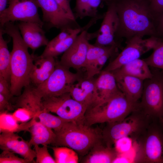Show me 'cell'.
<instances>
[{
	"label": "cell",
	"mask_w": 163,
	"mask_h": 163,
	"mask_svg": "<svg viewBox=\"0 0 163 163\" xmlns=\"http://www.w3.org/2000/svg\"><path fill=\"white\" fill-rule=\"evenodd\" d=\"M119 20L115 39L155 36L154 16L149 0H119L114 2Z\"/></svg>",
	"instance_id": "6da1fadb"
},
{
	"label": "cell",
	"mask_w": 163,
	"mask_h": 163,
	"mask_svg": "<svg viewBox=\"0 0 163 163\" xmlns=\"http://www.w3.org/2000/svg\"><path fill=\"white\" fill-rule=\"evenodd\" d=\"M0 28L3 34H7L12 39L10 88L13 96H19L22 88L30 85L34 56L30 54L28 47L24 42L17 26L13 22H7Z\"/></svg>",
	"instance_id": "7a4b0ae2"
},
{
	"label": "cell",
	"mask_w": 163,
	"mask_h": 163,
	"mask_svg": "<svg viewBox=\"0 0 163 163\" xmlns=\"http://www.w3.org/2000/svg\"><path fill=\"white\" fill-rule=\"evenodd\" d=\"M55 132L56 138L52 145L69 147L82 155H87L102 140V132L85 124L84 121L68 122Z\"/></svg>",
	"instance_id": "3957f363"
},
{
	"label": "cell",
	"mask_w": 163,
	"mask_h": 163,
	"mask_svg": "<svg viewBox=\"0 0 163 163\" xmlns=\"http://www.w3.org/2000/svg\"><path fill=\"white\" fill-rule=\"evenodd\" d=\"M138 103L129 101L120 91L108 100L88 108L85 115L84 122L91 126L97 123L121 120L138 108Z\"/></svg>",
	"instance_id": "277c9868"
},
{
	"label": "cell",
	"mask_w": 163,
	"mask_h": 163,
	"mask_svg": "<svg viewBox=\"0 0 163 163\" xmlns=\"http://www.w3.org/2000/svg\"><path fill=\"white\" fill-rule=\"evenodd\" d=\"M149 118L138 108L123 120L107 123L102 132V141L106 145L112 147L120 139L139 138L149 124Z\"/></svg>",
	"instance_id": "5b68a950"
},
{
	"label": "cell",
	"mask_w": 163,
	"mask_h": 163,
	"mask_svg": "<svg viewBox=\"0 0 163 163\" xmlns=\"http://www.w3.org/2000/svg\"><path fill=\"white\" fill-rule=\"evenodd\" d=\"M162 129L156 124L149 125L139 136L141 138L134 159L135 162L163 163Z\"/></svg>",
	"instance_id": "8992f818"
},
{
	"label": "cell",
	"mask_w": 163,
	"mask_h": 163,
	"mask_svg": "<svg viewBox=\"0 0 163 163\" xmlns=\"http://www.w3.org/2000/svg\"><path fill=\"white\" fill-rule=\"evenodd\" d=\"M152 72V77L144 81L138 107L149 118L159 119L163 117V72Z\"/></svg>",
	"instance_id": "52a82bcc"
},
{
	"label": "cell",
	"mask_w": 163,
	"mask_h": 163,
	"mask_svg": "<svg viewBox=\"0 0 163 163\" xmlns=\"http://www.w3.org/2000/svg\"><path fill=\"white\" fill-rule=\"evenodd\" d=\"M82 78L80 72H72L56 60L55 68L50 77L34 87V89L42 99L58 96L69 92L72 86Z\"/></svg>",
	"instance_id": "ba28073f"
},
{
	"label": "cell",
	"mask_w": 163,
	"mask_h": 163,
	"mask_svg": "<svg viewBox=\"0 0 163 163\" xmlns=\"http://www.w3.org/2000/svg\"><path fill=\"white\" fill-rule=\"evenodd\" d=\"M42 110L56 113L69 121H84L87 108L67 92L42 99Z\"/></svg>",
	"instance_id": "9c48e42d"
},
{
	"label": "cell",
	"mask_w": 163,
	"mask_h": 163,
	"mask_svg": "<svg viewBox=\"0 0 163 163\" xmlns=\"http://www.w3.org/2000/svg\"><path fill=\"white\" fill-rule=\"evenodd\" d=\"M158 39V37L154 36L146 39L136 36L126 40V46L104 70L112 72L129 62L139 59L143 54L153 49Z\"/></svg>",
	"instance_id": "30bf717a"
},
{
	"label": "cell",
	"mask_w": 163,
	"mask_h": 163,
	"mask_svg": "<svg viewBox=\"0 0 163 163\" xmlns=\"http://www.w3.org/2000/svg\"><path fill=\"white\" fill-rule=\"evenodd\" d=\"M39 8L34 0H10L8 7L0 13V27L16 21L34 22L43 26Z\"/></svg>",
	"instance_id": "8fae6325"
},
{
	"label": "cell",
	"mask_w": 163,
	"mask_h": 163,
	"mask_svg": "<svg viewBox=\"0 0 163 163\" xmlns=\"http://www.w3.org/2000/svg\"><path fill=\"white\" fill-rule=\"evenodd\" d=\"M107 9L104 14L100 28L93 33H88L89 40L96 38L94 44L100 46H114L122 49L120 43L116 40L115 35L117 31L119 20L114 2L107 5Z\"/></svg>",
	"instance_id": "7c38bea8"
},
{
	"label": "cell",
	"mask_w": 163,
	"mask_h": 163,
	"mask_svg": "<svg viewBox=\"0 0 163 163\" xmlns=\"http://www.w3.org/2000/svg\"><path fill=\"white\" fill-rule=\"evenodd\" d=\"M43 13V21L50 27L61 30L65 28L73 29L81 27L76 21L68 16L55 0H34Z\"/></svg>",
	"instance_id": "4fadbf2b"
},
{
	"label": "cell",
	"mask_w": 163,
	"mask_h": 163,
	"mask_svg": "<svg viewBox=\"0 0 163 163\" xmlns=\"http://www.w3.org/2000/svg\"><path fill=\"white\" fill-rule=\"evenodd\" d=\"M88 30L79 34L69 48L63 54L59 61L61 64L70 69L77 70L84 67L90 43Z\"/></svg>",
	"instance_id": "5bb4252c"
},
{
	"label": "cell",
	"mask_w": 163,
	"mask_h": 163,
	"mask_svg": "<svg viewBox=\"0 0 163 163\" xmlns=\"http://www.w3.org/2000/svg\"><path fill=\"white\" fill-rule=\"evenodd\" d=\"M29 142L24 139L15 133L2 132L0 135V148L18 154L23 158L33 162L36 157L34 150H33Z\"/></svg>",
	"instance_id": "9a60e30c"
},
{
	"label": "cell",
	"mask_w": 163,
	"mask_h": 163,
	"mask_svg": "<svg viewBox=\"0 0 163 163\" xmlns=\"http://www.w3.org/2000/svg\"><path fill=\"white\" fill-rule=\"evenodd\" d=\"M17 26L24 42L28 48L35 50L48 44L49 41L42 29L43 26L39 24L20 22Z\"/></svg>",
	"instance_id": "2e32d148"
},
{
	"label": "cell",
	"mask_w": 163,
	"mask_h": 163,
	"mask_svg": "<svg viewBox=\"0 0 163 163\" xmlns=\"http://www.w3.org/2000/svg\"><path fill=\"white\" fill-rule=\"evenodd\" d=\"M95 80L94 77L82 78L72 86L69 92L73 98L87 109L96 102Z\"/></svg>",
	"instance_id": "e0dca14e"
},
{
	"label": "cell",
	"mask_w": 163,
	"mask_h": 163,
	"mask_svg": "<svg viewBox=\"0 0 163 163\" xmlns=\"http://www.w3.org/2000/svg\"><path fill=\"white\" fill-rule=\"evenodd\" d=\"M114 75L117 86L129 101L137 103L142 93L144 81L132 76L121 74L115 71Z\"/></svg>",
	"instance_id": "ac0fdd59"
},
{
	"label": "cell",
	"mask_w": 163,
	"mask_h": 163,
	"mask_svg": "<svg viewBox=\"0 0 163 163\" xmlns=\"http://www.w3.org/2000/svg\"><path fill=\"white\" fill-rule=\"evenodd\" d=\"M95 89L96 100L94 104L106 101L120 91L113 73L104 70L95 78Z\"/></svg>",
	"instance_id": "d6986e66"
},
{
	"label": "cell",
	"mask_w": 163,
	"mask_h": 163,
	"mask_svg": "<svg viewBox=\"0 0 163 163\" xmlns=\"http://www.w3.org/2000/svg\"><path fill=\"white\" fill-rule=\"evenodd\" d=\"M34 61L30 79L31 82L36 86L50 77L55 68L56 60L52 57L40 58L34 56Z\"/></svg>",
	"instance_id": "ffe728a7"
},
{
	"label": "cell",
	"mask_w": 163,
	"mask_h": 163,
	"mask_svg": "<svg viewBox=\"0 0 163 163\" xmlns=\"http://www.w3.org/2000/svg\"><path fill=\"white\" fill-rule=\"evenodd\" d=\"M33 122L29 129L31 138L29 141L31 146L35 145H47L54 142L56 134L53 129L47 127L39 120L33 118Z\"/></svg>",
	"instance_id": "44dd1931"
},
{
	"label": "cell",
	"mask_w": 163,
	"mask_h": 163,
	"mask_svg": "<svg viewBox=\"0 0 163 163\" xmlns=\"http://www.w3.org/2000/svg\"><path fill=\"white\" fill-rule=\"evenodd\" d=\"M101 141L90 150L83 161L86 163H113L118 153L115 148L106 145Z\"/></svg>",
	"instance_id": "7402d4cb"
},
{
	"label": "cell",
	"mask_w": 163,
	"mask_h": 163,
	"mask_svg": "<svg viewBox=\"0 0 163 163\" xmlns=\"http://www.w3.org/2000/svg\"><path fill=\"white\" fill-rule=\"evenodd\" d=\"M42 98L35 91L34 87L29 85L24 88L23 93L18 96L15 109L19 107L25 108L32 113L34 117L42 110L41 108Z\"/></svg>",
	"instance_id": "603a6c76"
},
{
	"label": "cell",
	"mask_w": 163,
	"mask_h": 163,
	"mask_svg": "<svg viewBox=\"0 0 163 163\" xmlns=\"http://www.w3.org/2000/svg\"><path fill=\"white\" fill-rule=\"evenodd\" d=\"M91 27L88 23L83 27L76 29L74 32L66 39L53 44H48L42 53L39 57H56L66 52L72 45L79 34L84 30H88Z\"/></svg>",
	"instance_id": "cb8c5ba5"
},
{
	"label": "cell",
	"mask_w": 163,
	"mask_h": 163,
	"mask_svg": "<svg viewBox=\"0 0 163 163\" xmlns=\"http://www.w3.org/2000/svg\"><path fill=\"white\" fill-rule=\"evenodd\" d=\"M149 66L144 59L139 58L129 62L114 71L144 81L151 78L153 75Z\"/></svg>",
	"instance_id": "d4e9b609"
},
{
	"label": "cell",
	"mask_w": 163,
	"mask_h": 163,
	"mask_svg": "<svg viewBox=\"0 0 163 163\" xmlns=\"http://www.w3.org/2000/svg\"><path fill=\"white\" fill-rule=\"evenodd\" d=\"M116 46H100L90 44L84 67L86 72V77H94L93 71L95 62L99 57L112 50L119 49Z\"/></svg>",
	"instance_id": "484cf974"
},
{
	"label": "cell",
	"mask_w": 163,
	"mask_h": 163,
	"mask_svg": "<svg viewBox=\"0 0 163 163\" xmlns=\"http://www.w3.org/2000/svg\"><path fill=\"white\" fill-rule=\"evenodd\" d=\"M0 132H19L21 131L29 132L33 121L32 119L25 123L19 124L12 116L8 112L0 113Z\"/></svg>",
	"instance_id": "4316f807"
},
{
	"label": "cell",
	"mask_w": 163,
	"mask_h": 163,
	"mask_svg": "<svg viewBox=\"0 0 163 163\" xmlns=\"http://www.w3.org/2000/svg\"><path fill=\"white\" fill-rule=\"evenodd\" d=\"M0 29V77L10 82L11 54L8 50V42L3 38Z\"/></svg>",
	"instance_id": "83f0119b"
},
{
	"label": "cell",
	"mask_w": 163,
	"mask_h": 163,
	"mask_svg": "<svg viewBox=\"0 0 163 163\" xmlns=\"http://www.w3.org/2000/svg\"><path fill=\"white\" fill-rule=\"evenodd\" d=\"M56 163H77L78 153L73 149L66 146L52 147Z\"/></svg>",
	"instance_id": "f1b7e54d"
},
{
	"label": "cell",
	"mask_w": 163,
	"mask_h": 163,
	"mask_svg": "<svg viewBox=\"0 0 163 163\" xmlns=\"http://www.w3.org/2000/svg\"><path fill=\"white\" fill-rule=\"evenodd\" d=\"M37 118L43 124L53 129L55 132L59 131L66 122H69L50 112L42 110L37 115Z\"/></svg>",
	"instance_id": "f546056e"
},
{
	"label": "cell",
	"mask_w": 163,
	"mask_h": 163,
	"mask_svg": "<svg viewBox=\"0 0 163 163\" xmlns=\"http://www.w3.org/2000/svg\"><path fill=\"white\" fill-rule=\"evenodd\" d=\"M153 50L152 54L144 59L149 66L163 71V38H159Z\"/></svg>",
	"instance_id": "4dcf8cb0"
},
{
	"label": "cell",
	"mask_w": 163,
	"mask_h": 163,
	"mask_svg": "<svg viewBox=\"0 0 163 163\" xmlns=\"http://www.w3.org/2000/svg\"><path fill=\"white\" fill-rule=\"evenodd\" d=\"M34 146L36 155L35 163H56L55 159L49 153L47 145H43L41 147L38 145Z\"/></svg>",
	"instance_id": "1f68e13d"
},
{
	"label": "cell",
	"mask_w": 163,
	"mask_h": 163,
	"mask_svg": "<svg viewBox=\"0 0 163 163\" xmlns=\"http://www.w3.org/2000/svg\"><path fill=\"white\" fill-rule=\"evenodd\" d=\"M0 163H29L30 162L23 158L18 157L15 153L3 150L0 155Z\"/></svg>",
	"instance_id": "d6a6232c"
},
{
	"label": "cell",
	"mask_w": 163,
	"mask_h": 163,
	"mask_svg": "<svg viewBox=\"0 0 163 163\" xmlns=\"http://www.w3.org/2000/svg\"><path fill=\"white\" fill-rule=\"evenodd\" d=\"M12 115L18 122L22 123L27 122L34 117L31 112L27 109L21 107L16 108Z\"/></svg>",
	"instance_id": "836d02e7"
},
{
	"label": "cell",
	"mask_w": 163,
	"mask_h": 163,
	"mask_svg": "<svg viewBox=\"0 0 163 163\" xmlns=\"http://www.w3.org/2000/svg\"><path fill=\"white\" fill-rule=\"evenodd\" d=\"M89 0H75V5L74 9L75 18L82 19L85 17V14L88 7Z\"/></svg>",
	"instance_id": "e575fe53"
},
{
	"label": "cell",
	"mask_w": 163,
	"mask_h": 163,
	"mask_svg": "<svg viewBox=\"0 0 163 163\" xmlns=\"http://www.w3.org/2000/svg\"><path fill=\"white\" fill-rule=\"evenodd\" d=\"M102 2L103 0H89L85 17L94 18L98 16L97 8Z\"/></svg>",
	"instance_id": "d590c367"
},
{
	"label": "cell",
	"mask_w": 163,
	"mask_h": 163,
	"mask_svg": "<svg viewBox=\"0 0 163 163\" xmlns=\"http://www.w3.org/2000/svg\"><path fill=\"white\" fill-rule=\"evenodd\" d=\"M76 29L67 28L61 30L60 33L49 41L48 44H54L66 39L71 35Z\"/></svg>",
	"instance_id": "8d00e7d4"
},
{
	"label": "cell",
	"mask_w": 163,
	"mask_h": 163,
	"mask_svg": "<svg viewBox=\"0 0 163 163\" xmlns=\"http://www.w3.org/2000/svg\"><path fill=\"white\" fill-rule=\"evenodd\" d=\"M155 37L163 38V12L154 17Z\"/></svg>",
	"instance_id": "74e56055"
},
{
	"label": "cell",
	"mask_w": 163,
	"mask_h": 163,
	"mask_svg": "<svg viewBox=\"0 0 163 163\" xmlns=\"http://www.w3.org/2000/svg\"><path fill=\"white\" fill-rule=\"evenodd\" d=\"M0 94L9 100L13 96L11 93L8 82L2 77H0Z\"/></svg>",
	"instance_id": "f35d334b"
},
{
	"label": "cell",
	"mask_w": 163,
	"mask_h": 163,
	"mask_svg": "<svg viewBox=\"0 0 163 163\" xmlns=\"http://www.w3.org/2000/svg\"><path fill=\"white\" fill-rule=\"evenodd\" d=\"M57 3L68 16L74 19H76L74 12L71 8L70 0H55Z\"/></svg>",
	"instance_id": "ab89813d"
},
{
	"label": "cell",
	"mask_w": 163,
	"mask_h": 163,
	"mask_svg": "<svg viewBox=\"0 0 163 163\" xmlns=\"http://www.w3.org/2000/svg\"><path fill=\"white\" fill-rule=\"evenodd\" d=\"M14 105H12L4 96L0 94V113L8 112L14 110Z\"/></svg>",
	"instance_id": "60d3db41"
},
{
	"label": "cell",
	"mask_w": 163,
	"mask_h": 163,
	"mask_svg": "<svg viewBox=\"0 0 163 163\" xmlns=\"http://www.w3.org/2000/svg\"><path fill=\"white\" fill-rule=\"evenodd\" d=\"M154 17L163 12V0H149Z\"/></svg>",
	"instance_id": "b9f144b4"
},
{
	"label": "cell",
	"mask_w": 163,
	"mask_h": 163,
	"mask_svg": "<svg viewBox=\"0 0 163 163\" xmlns=\"http://www.w3.org/2000/svg\"><path fill=\"white\" fill-rule=\"evenodd\" d=\"M10 0H0V13H2L7 8Z\"/></svg>",
	"instance_id": "7bdbcfd3"
},
{
	"label": "cell",
	"mask_w": 163,
	"mask_h": 163,
	"mask_svg": "<svg viewBox=\"0 0 163 163\" xmlns=\"http://www.w3.org/2000/svg\"><path fill=\"white\" fill-rule=\"evenodd\" d=\"M115 1V0H103V2L107 3L109 2H113Z\"/></svg>",
	"instance_id": "ee69618b"
},
{
	"label": "cell",
	"mask_w": 163,
	"mask_h": 163,
	"mask_svg": "<svg viewBox=\"0 0 163 163\" xmlns=\"http://www.w3.org/2000/svg\"><path fill=\"white\" fill-rule=\"evenodd\" d=\"M160 124L163 128V117L159 119Z\"/></svg>",
	"instance_id": "f6af8a7d"
},
{
	"label": "cell",
	"mask_w": 163,
	"mask_h": 163,
	"mask_svg": "<svg viewBox=\"0 0 163 163\" xmlns=\"http://www.w3.org/2000/svg\"><path fill=\"white\" fill-rule=\"evenodd\" d=\"M118 0H115V2H116V1H118Z\"/></svg>",
	"instance_id": "bcb514c9"
}]
</instances>
